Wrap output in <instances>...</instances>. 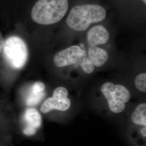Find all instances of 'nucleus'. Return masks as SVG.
Instances as JSON below:
<instances>
[{"label":"nucleus","mask_w":146,"mask_h":146,"mask_svg":"<svg viewBox=\"0 0 146 146\" xmlns=\"http://www.w3.org/2000/svg\"><path fill=\"white\" fill-rule=\"evenodd\" d=\"M107 11L103 5L95 3H84L74 5L67 18V23L76 31H84L92 23L105 19Z\"/></svg>","instance_id":"obj_1"},{"label":"nucleus","mask_w":146,"mask_h":146,"mask_svg":"<svg viewBox=\"0 0 146 146\" xmlns=\"http://www.w3.org/2000/svg\"><path fill=\"white\" fill-rule=\"evenodd\" d=\"M69 3V0H35L31 9V18L40 25L55 24L66 15Z\"/></svg>","instance_id":"obj_2"},{"label":"nucleus","mask_w":146,"mask_h":146,"mask_svg":"<svg viewBox=\"0 0 146 146\" xmlns=\"http://www.w3.org/2000/svg\"><path fill=\"white\" fill-rule=\"evenodd\" d=\"M101 90L113 113L119 114L124 111L131 98V93L125 86L108 82L102 84Z\"/></svg>","instance_id":"obj_3"},{"label":"nucleus","mask_w":146,"mask_h":146,"mask_svg":"<svg viewBox=\"0 0 146 146\" xmlns=\"http://www.w3.org/2000/svg\"><path fill=\"white\" fill-rule=\"evenodd\" d=\"M42 116L35 107H27L19 114H17V134L33 138L42 129Z\"/></svg>","instance_id":"obj_4"},{"label":"nucleus","mask_w":146,"mask_h":146,"mask_svg":"<svg viewBox=\"0 0 146 146\" xmlns=\"http://www.w3.org/2000/svg\"><path fill=\"white\" fill-rule=\"evenodd\" d=\"M2 51L6 60L14 69H20L26 64L28 49L26 43L20 37H8L5 41Z\"/></svg>","instance_id":"obj_5"},{"label":"nucleus","mask_w":146,"mask_h":146,"mask_svg":"<svg viewBox=\"0 0 146 146\" xmlns=\"http://www.w3.org/2000/svg\"><path fill=\"white\" fill-rule=\"evenodd\" d=\"M67 89L59 87L54 90L52 96L45 100L42 103L40 112L45 116H48L54 111H66L71 107V101L68 98Z\"/></svg>","instance_id":"obj_6"},{"label":"nucleus","mask_w":146,"mask_h":146,"mask_svg":"<svg viewBox=\"0 0 146 146\" xmlns=\"http://www.w3.org/2000/svg\"><path fill=\"white\" fill-rule=\"evenodd\" d=\"M86 54V51L78 46H73L62 50L55 54L54 62L58 67L73 64Z\"/></svg>","instance_id":"obj_7"},{"label":"nucleus","mask_w":146,"mask_h":146,"mask_svg":"<svg viewBox=\"0 0 146 146\" xmlns=\"http://www.w3.org/2000/svg\"><path fill=\"white\" fill-rule=\"evenodd\" d=\"M109 40L110 34L102 26L94 27L87 33V41L89 46L90 47L106 44Z\"/></svg>","instance_id":"obj_8"},{"label":"nucleus","mask_w":146,"mask_h":146,"mask_svg":"<svg viewBox=\"0 0 146 146\" xmlns=\"http://www.w3.org/2000/svg\"><path fill=\"white\" fill-rule=\"evenodd\" d=\"M88 56L95 67H97L102 66L107 62L109 57L106 50L96 46H89Z\"/></svg>","instance_id":"obj_9"},{"label":"nucleus","mask_w":146,"mask_h":146,"mask_svg":"<svg viewBox=\"0 0 146 146\" xmlns=\"http://www.w3.org/2000/svg\"><path fill=\"white\" fill-rule=\"evenodd\" d=\"M131 122L137 126L146 127V104L142 103L136 106L131 113Z\"/></svg>","instance_id":"obj_10"},{"label":"nucleus","mask_w":146,"mask_h":146,"mask_svg":"<svg viewBox=\"0 0 146 146\" xmlns=\"http://www.w3.org/2000/svg\"><path fill=\"white\" fill-rule=\"evenodd\" d=\"M136 87L141 92L146 93V74L141 73L138 75L135 80Z\"/></svg>","instance_id":"obj_11"},{"label":"nucleus","mask_w":146,"mask_h":146,"mask_svg":"<svg viewBox=\"0 0 146 146\" xmlns=\"http://www.w3.org/2000/svg\"><path fill=\"white\" fill-rule=\"evenodd\" d=\"M86 55V54H85ZM84 57L82 62L80 63V66L82 70L86 74H90L94 72L95 66L91 61V60L88 57Z\"/></svg>","instance_id":"obj_12"},{"label":"nucleus","mask_w":146,"mask_h":146,"mask_svg":"<svg viewBox=\"0 0 146 146\" xmlns=\"http://www.w3.org/2000/svg\"><path fill=\"white\" fill-rule=\"evenodd\" d=\"M4 43H5V39H4V37L3 36V35H2L1 32L0 31V54L2 51Z\"/></svg>","instance_id":"obj_13"},{"label":"nucleus","mask_w":146,"mask_h":146,"mask_svg":"<svg viewBox=\"0 0 146 146\" xmlns=\"http://www.w3.org/2000/svg\"><path fill=\"white\" fill-rule=\"evenodd\" d=\"M140 133L141 136L145 138L146 137V127H141V129L140 131Z\"/></svg>","instance_id":"obj_14"},{"label":"nucleus","mask_w":146,"mask_h":146,"mask_svg":"<svg viewBox=\"0 0 146 146\" xmlns=\"http://www.w3.org/2000/svg\"><path fill=\"white\" fill-rule=\"evenodd\" d=\"M14 1V0H0V1Z\"/></svg>","instance_id":"obj_15"},{"label":"nucleus","mask_w":146,"mask_h":146,"mask_svg":"<svg viewBox=\"0 0 146 146\" xmlns=\"http://www.w3.org/2000/svg\"><path fill=\"white\" fill-rule=\"evenodd\" d=\"M0 146H2V145H1V144H0Z\"/></svg>","instance_id":"obj_16"}]
</instances>
